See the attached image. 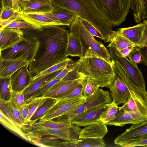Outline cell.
<instances>
[{
	"instance_id": "obj_1",
	"label": "cell",
	"mask_w": 147,
	"mask_h": 147,
	"mask_svg": "<svg viewBox=\"0 0 147 147\" xmlns=\"http://www.w3.org/2000/svg\"><path fill=\"white\" fill-rule=\"evenodd\" d=\"M60 26H47L21 29L23 33L36 37L40 42L36 55L29 65L28 70L32 78L68 59L65 53L69 32Z\"/></svg>"
},
{
	"instance_id": "obj_2",
	"label": "cell",
	"mask_w": 147,
	"mask_h": 147,
	"mask_svg": "<svg viewBox=\"0 0 147 147\" xmlns=\"http://www.w3.org/2000/svg\"><path fill=\"white\" fill-rule=\"evenodd\" d=\"M53 7L68 10L89 22L101 34L105 42H111L116 34L93 0H50Z\"/></svg>"
},
{
	"instance_id": "obj_3",
	"label": "cell",
	"mask_w": 147,
	"mask_h": 147,
	"mask_svg": "<svg viewBox=\"0 0 147 147\" xmlns=\"http://www.w3.org/2000/svg\"><path fill=\"white\" fill-rule=\"evenodd\" d=\"M74 70L82 78L94 81L99 87H108L116 75L110 63L92 49H87L83 57L75 61Z\"/></svg>"
},
{
	"instance_id": "obj_4",
	"label": "cell",
	"mask_w": 147,
	"mask_h": 147,
	"mask_svg": "<svg viewBox=\"0 0 147 147\" xmlns=\"http://www.w3.org/2000/svg\"><path fill=\"white\" fill-rule=\"evenodd\" d=\"M111 61L115 72L123 80L130 94L127 101L119 109L138 113L147 117V92L132 82L117 62Z\"/></svg>"
},
{
	"instance_id": "obj_5",
	"label": "cell",
	"mask_w": 147,
	"mask_h": 147,
	"mask_svg": "<svg viewBox=\"0 0 147 147\" xmlns=\"http://www.w3.org/2000/svg\"><path fill=\"white\" fill-rule=\"evenodd\" d=\"M69 26L70 33L76 37L80 43L82 50L81 58L87 49H92L99 56L109 63H112L109 51L102 42L96 40L87 30L79 17L75 19Z\"/></svg>"
},
{
	"instance_id": "obj_6",
	"label": "cell",
	"mask_w": 147,
	"mask_h": 147,
	"mask_svg": "<svg viewBox=\"0 0 147 147\" xmlns=\"http://www.w3.org/2000/svg\"><path fill=\"white\" fill-rule=\"evenodd\" d=\"M107 22L112 26L125 21L130 7L131 0H93Z\"/></svg>"
},
{
	"instance_id": "obj_7",
	"label": "cell",
	"mask_w": 147,
	"mask_h": 147,
	"mask_svg": "<svg viewBox=\"0 0 147 147\" xmlns=\"http://www.w3.org/2000/svg\"><path fill=\"white\" fill-rule=\"evenodd\" d=\"M23 33L24 38L22 41L12 47L0 51V59L24 58L30 63L34 60L40 46V41L34 36Z\"/></svg>"
},
{
	"instance_id": "obj_8",
	"label": "cell",
	"mask_w": 147,
	"mask_h": 147,
	"mask_svg": "<svg viewBox=\"0 0 147 147\" xmlns=\"http://www.w3.org/2000/svg\"><path fill=\"white\" fill-rule=\"evenodd\" d=\"M107 47L109 48L111 61L117 62L127 77L136 86L146 90V83L143 74L137 66L134 65L124 56L114 43L112 42Z\"/></svg>"
},
{
	"instance_id": "obj_9",
	"label": "cell",
	"mask_w": 147,
	"mask_h": 147,
	"mask_svg": "<svg viewBox=\"0 0 147 147\" xmlns=\"http://www.w3.org/2000/svg\"><path fill=\"white\" fill-rule=\"evenodd\" d=\"M81 129L79 125L73 124L71 127L62 129L43 128L26 129L24 130L28 131L26 133L32 139L34 138H39L42 135H51L63 141L71 142L78 140Z\"/></svg>"
},
{
	"instance_id": "obj_10",
	"label": "cell",
	"mask_w": 147,
	"mask_h": 147,
	"mask_svg": "<svg viewBox=\"0 0 147 147\" xmlns=\"http://www.w3.org/2000/svg\"><path fill=\"white\" fill-rule=\"evenodd\" d=\"M108 91L99 88L94 94L86 101L71 111L59 118H68L71 121L81 113L92 108L112 102Z\"/></svg>"
},
{
	"instance_id": "obj_11",
	"label": "cell",
	"mask_w": 147,
	"mask_h": 147,
	"mask_svg": "<svg viewBox=\"0 0 147 147\" xmlns=\"http://www.w3.org/2000/svg\"><path fill=\"white\" fill-rule=\"evenodd\" d=\"M86 100L83 95L71 100L57 103L45 113L39 119V122L52 120L55 118L63 115Z\"/></svg>"
},
{
	"instance_id": "obj_12",
	"label": "cell",
	"mask_w": 147,
	"mask_h": 147,
	"mask_svg": "<svg viewBox=\"0 0 147 147\" xmlns=\"http://www.w3.org/2000/svg\"><path fill=\"white\" fill-rule=\"evenodd\" d=\"M145 27L143 21L132 27L120 28L116 32L117 34L125 38L136 47L142 48L145 46L146 43Z\"/></svg>"
},
{
	"instance_id": "obj_13",
	"label": "cell",
	"mask_w": 147,
	"mask_h": 147,
	"mask_svg": "<svg viewBox=\"0 0 147 147\" xmlns=\"http://www.w3.org/2000/svg\"><path fill=\"white\" fill-rule=\"evenodd\" d=\"M112 101L117 105L125 103L129 99V90L122 79L116 74L108 86Z\"/></svg>"
},
{
	"instance_id": "obj_14",
	"label": "cell",
	"mask_w": 147,
	"mask_h": 147,
	"mask_svg": "<svg viewBox=\"0 0 147 147\" xmlns=\"http://www.w3.org/2000/svg\"><path fill=\"white\" fill-rule=\"evenodd\" d=\"M110 104L102 105L88 110L74 117L71 123L80 127H85L98 122L100 121V116L107 109Z\"/></svg>"
},
{
	"instance_id": "obj_15",
	"label": "cell",
	"mask_w": 147,
	"mask_h": 147,
	"mask_svg": "<svg viewBox=\"0 0 147 147\" xmlns=\"http://www.w3.org/2000/svg\"><path fill=\"white\" fill-rule=\"evenodd\" d=\"M147 135V119L138 123L132 124L114 140V144H122L139 139Z\"/></svg>"
},
{
	"instance_id": "obj_16",
	"label": "cell",
	"mask_w": 147,
	"mask_h": 147,
	"mask_svg": "<svg viewBox=\"0 0 147 147\" xmlns=\"http://www.w3.org/2000/svg\"><path fill=\"white\" fill-rule=\"evenodd\" d=\"M24 33L21 29L0 27V51L12 47L24 38Z\"/></svg>"
},
{
	"instance_id": "obj_17",
	"label": "cell",
	"mask_w": 147,
	"mask_h": 147,
	"mask_svg": "<svg viewBox=\"0 0 147 147\" xmlns=\"http://www.w3.org/2000/svg\"><path fill=\"white\" fill-rule=\"evenodd\" d=\"M147 119V117L137 113L126 112L122 109L119 111L115 118L107 124L123 127L127 124H136Z\"/></svg>"
},
{
	"instance_id": "obj_18",
	"label": "cell",
	"mask_w": 147,
	"mask_h": 147,
	"mask_svg": "<svg viewBox=\"0 0 147 147\" xmlns=\"http://www.w3.org/2000/svg\"><path fill=\"white\" fill-rule=\"evenodd\" d=\"M84 78L70 80H61L48 90L42 97L57 98L60 97L75 88Z\"/></svg>"
},
{
	"instance_id": "obj_19",
	"label": "cell",
	"mask_w": 147,
	"mask_h": 147,
	"mask_svg": "<svg viewBox=\"0 0 147 147\" xmlns=\"http://www.w3.org/2000/svg\"><path fill=\"white\" fill-rule=\"evenodd\" d=\"M29 64L24 66L13 73L11 76L12 90L21 92L28 86L32 76L28 70Z\"/></svg>"
},
{
	"instance_id": "obj_20",
	"label": "cell",
	"mask_w": 147,
	"mask_h": 147,
	"mask_svg": "<svg viewBox=\"0 0 147 147\" xmlns=\"http://www.w3.org/2000/svg\"><path fill=\"white\" fill-rule=\"evenodd\" d=\"M20 11L26 13H39L51 11L53 7L45 0H20Z\"/></svg>"
},
{
	"instance_id": "obj_21",
	"label": "cell",
	"mask_w": 147,
	"mask_h": 147,
	"mask_svg": "<svg viewBox=\"0 0 147 147\" xmlns=\"http://www.w3.org/2000/svg\"><path fill=\"white\" fill-rule=\"evenodd\" d=\"M18 15L22 20L31 24L36 28L47 26H61L58 22L42 13H26L19 11Z\"/></svg>"
},
{
	"instance_id": "obj_22",
	"label": "cell",
	"mask_w": 147,
	"mask_h": 147,
	"mask_svg": "<svg viewBox=\"0 0 147 147\" xmlns=\"http://www.w3.org/2000/svg\"><path fill=\"white\" fill-rule=\"evenodd\" d=\"M50 12L40 13L58 22L61 26H70L72 22L79 17L77 15L66 9L54 6Z\"/></svg>"
},
{
	"instance_id": "obj_23",
	"label": "cell",
	"mask_w": 147,
	"mask_h": 147,
	"mask_svg": "<svg viewBox=\"0 0 147 147\" xmlns=\"http://www.w3.org/2000/svg\"><path fill=\"white\" fill-rule=\"evenodd\" d=\"M29 63L24 58L0 59V77L11 75L21 67Z\"/></svg>"
},
{
	"instance_id": "obj_24",
	"label": "cell",
	"mask_w": 147,
	"mask_h": 147,
	"mask_svg": "<svg viewBox=\"0 0 147 147\" xmlns=\"http://www.w3.org/2000/svg\"><path fill=\"white\" fill-rule=\"evenodd\" d=\"M108 131L106 124L99 121L88 125L81 129L79 139H103Z\"/></svg>"
},
{
	"instance_id": "obj_25",
	"label": "cell",
	"mask_w": 147,
	"mask_h": 147,
	"mask_svg": "<svg viewBox=\"0 0 147 147\" xmlns=\"http://www.w3.org/2000/svg\"><path fill=\"white\" fill-rule=\"evenodd\" d=\"M0 109L3 113L21 129L29 123L24 119L19 110L12 107L9 102H5L0 100Z\"/></svg>"
},
{
	"instance_id": "obj_26",
	"label": "cell",
	"mask_w": 147,
	"mask_h": 147,
	"mask_svg": "<svg viewBox=\"0 0 147 147\" xmlns=\"http://www.w3.org/2000/svg\"><path fill=\"white\" fill-rule=\"evenodd\" d=\"M73 124L71 121L68 118H59L58 120L55 121L49 120L29 123L28 125L25 126L23 129L43 128L62 129L71 127Z\"/></svg>"
},
{
	"instance_id": "obj_27",
	"label": "cell",
	"mask_w": 147,
	"mask_h": 147,
	"mask_svg": "<svg viewBox=\"0 0 147 147\" xmlns=\"http://www.w3.org/2000/svg\"><path fill=\"white\" fill-rule=\"evenodd\" d=\"M60 70L31 80L28 86L22 91L25 101L28 100L33 93L44 83L55 75L57 74Z\"/></svg>"
},
{
	"instance_id": "obj_28",
	"label": "cell",
	"mask_w": 147,
	"mask_h": 147,
	"mask_svg": "<svg viewBox=\"0 0 147 147\" xmlns=\"http://www.w3.org/2000/svg\"><path fill=\"white\" fill-rule=\"evenodd\" d=\"M130 7L136 22L147 18V0H131Z\"/></svg>"
},
{
	"instance_id": "obj_29",
	"label": "cell",
	"mask_w": 147,
	"mask_h": 147,
	"mask_svg": "<svg viewBox=\"0 0 147 147\" xmlns=\"http://www.w3.org/2000/svg\"><path fill=\"white\" fill-rule=\"evenodd\" d=\"M57 102L56 98H44L31 117L29 123H35Z\"/></svg>"
},
{
	"instance_id": "obj_30",
	"label": "cell",
	"mask_w": 147,
	"mask_h": 147,
	"mask_svg": "<svg viewBox=\"0 0 147 147\" xmlns=\"http://www.w3.org/2000/svg\"><path fill=\"white\" fill-rule=\"evenodd\" d=\"M76 141L67 142L66 147H104L106 144L103 139L81 138Z\"/></svg>"
},
{
	"instance_id": "obj_31",
	"label": "cell",
	"mask_w": 147,
	"mask_h": 147,
	"mask_svg": "<svg viewBox=\"0 0 147 147\" xmlns=\"http://www.w3.org/2000/svg\"><path fill=\"white\" fill-rule=\"evenodd\" d=\"M1 123L5 127L15 132L22 138L30 142H33L28 135L18 126L3 112L0 110Z\"/></svg>"
},
{
	"instance_id": "obj_32",
	"label": "cell",
	"mask_w": 147,
	"mask_h": 147,
	"mask_svg": "<svg viewBox=\"0 0 147 147\" xmlns=\"http://www.w3.org/2000/svg\"><path fill=\"white\" fill-rule=\"evenodd\" d=\"M65 54L72 57H82V50L78 38L70 34L68 35Z\"/></svg>"
},
{
	"instance_id": "obj_33",
	"label": "cell",
	"mask_w": 147,
	"mask_h": 147,
	"mask_svg": "<svg viewBox=\"0 0 147 147\" xmlns=\"http://www.w3.org/2000/svg\"><path fill=\"white\" fill-rule=\"evenodd\" d=\"M11 76L0 77V100L6 102L10 100L12 91Z\"/></svg>"
},
{
	"instance_id": "obj_34",
	"label": "cell",
	"mask_w": 147,
	"mask_h": 147,
	"mask_svg": "<svg viewBox=\"0 0 147 147\" xmlns=\"http://www.w3.org/2000/svg\"><path fill=\"white\" fill-rule=\"evenodd\" d=\"M83 95L86 99L93 95L99 87L94 81L87 78H83Z\"/></svg>"
},
{
	"instance_id": "obj_35",
	"label": "cell",
	"mask_w": 147,
	"mask_h": 147,
	"mask_svg": "<svg viewBox=\"0 0 147 147\" xmlns=\"http://www.w3.org/2000/svg\"><path fill=\"white\" fill-rule=\"evenodd\" d=\"M83 79L75 88L61 96L56 98L57 100V103L71 100L83 95Z\"/></svg>"
},
{
	"instance_id": "obj_36",
	"label": "cell",
	"mask_w": 147,
	"mask_h": 147,
	"mask_svg": "<svg viewBox=\"0 0 147 147\" xmlns=\"http://www.w3.org/2000/svg\"><path fill=\"white\" fill-rule=\"evenodd\" d=\"M118 105L115 101H112L107 109L100 116V120L107 125L109 121L114 119L119 108Z\"/></svg>"
},
{
	"instance_id": "obj_37",
	"label": "cell",
	"mask_w": 147,
	"mask_h": 147,
	"mask_svg": "<svg viewBox=\"0 0 147 147\" xmlns=\"http://www.w3.org/2000/svg\"><path fill=\"white\" fill-rule=\"evenodd\" d=\"M9 102L12 107L20 110L26 103L22 91L16 92L12 90Z\"/></svg>"
},
{
	"instance_id": "obj_38",
	"label": "cell",
	"mask_w": 147,
	"mask_h": 147,
	"mask_svg": "<svg viewBox=\"0 0 147 147\" xmlns=\"http://www.w3.org/2000/svg\"><path fill=\"white\" fill-rule=\"evenodd\" d=\"M61 80L53 79L49 82H47V81L34 92L29 99L25 102L36 97L42 96L48 90Z\"/></svg>"
},
{
	"instance_id": "obj_39",
	"label": "cell",
	"mask_w": 147,
	"mask_h": 147,
	"mask_svg": "<svg viewBox=\"0 0 147 147\" xmlns=\"http://www.w3.org/2000/svg\"><path fill=\"white\" fill-rule=\"evenodd\" d=\"M72 61L71 59L68 58L65 61L59 63L51 66L38 74L32 77L31 80H33L39 77L61 70L65 68L69 63Z\"/></svg>"
},
{
	"instance_id": "obj_40",
	"label": "cell",
	"mask_w": 147,
	"mask_h": 147,
	"mask_svg": "<svg viewBox=\"0 0 147 147\" xmlns=\"http://www.w3.org/2000/svg\"><path fill=\"white\" fill-rule=\"evenodd\" d=\"M43 98L44 97L42 96L37 97L26 102L28 110L27 121L29 123L31 117L37 109Z\"/></svg>"
},
{
	"instance_id": "obj_41",
	"label": "cell",
	"mask_w": 147,
	"mask_h": 147,
	"mask_svg": "<svg viewBox=\"0 0 147 147\" xmlns=\"http://www.w3.org/2000/svg\"><path fill=\"white\" fill-rule=\"evenodd\" d=\"M112 42L119 50L131 46H136L128 39L117 33Z\"/></svg>"
},
{
	"instance_id": "obj_42",
	"label": "cell",
	"mask_w": 147,
	"mask_h": 147,
	"mask_svg": "<svg viewBox=\"0 0 147 147\" xmlns=\"http://www.w3.org/2000/svg\"><path fill=\"white\" fill-rule=\"evenodd\" d=\"M119 146L122 147L147 146V135L139 139L121 144Z\"/></svg>"
},
{
	"instance_id": "obj_43",
	"label": "cell",
	"mask_w": 147,
	"mask_h": 147,
	"mask_svg": "<svg viewBox=\"0 0 147 147\" xmlns=\"http://www.w3.org/2000/svg\"><path fill=\"white\" fill-rule=\"evenodd\" d=\"M128 57L131 62L135 66L143 62L141 55L138 48L136 47L131 52Z\"/></svg>"
},
{
	"instance_id": "obj_44",
	"label": "cell",
	"mask_w": 147,
	"mask_h": 147,
	"mask_svg": "<svg viewBox=\"0 0 147 147\" xmlns=\"http://www.w3.org/2000/svg\"><path fill=\"white\" fill-rule=\"evenodd\" d=\"M56 137H47L44 138L43 140L47 146L51 147H66L67 142L62 141Z\"/></svg>"
},
{
	"instance_id": "obj_45",
	"label": "cell",
	"mask_w": 147,
	"mask_h": 147,
	"mask_svg": "<svg viewBox=\"0 0 147 147\" xmlns=\"http://www.w3.org/2000/svg\"><path fill=\"white\" fill-rule=\"evenodd\" d=\"M6 27L20 29L35 27L31 24L25 21L20 20H16L11 22Z\"/></svg>"
},
{
	"instance_id": "obj_46",
	"label": "cell",
	"mask_w": 147,
	"mask_h": 147,
	"mask_svg": "<svg viewBox=\"0 0 147 147\" xmlns=\"http://www.w3.org/2000/svg\"><path fill=\"white\" fill-rule=\"evenodd\" d=\"M81 19L83 26L92 35L99 38L102 40H104V38L102 35L95 28L87 21L81 18Z\"/></svg>"
},
{
	"instance_id": "obj_47",
	"label": "cell",
	"mask_w": 147,
	"mask_h": 147,
	"mask_svg": "<svg viewBox=\"0 0 147 147\" xmlns=\"http://www.w3.org/2000/svg\"><path fill=\"white\" fill-rule=\"evenodd\" d=\"M76 61L70 62L63 69L61 70L57 76L53 79H62L69 72L73 71L75 68Z\"/></svg>"
},
{
	"instance_id": "obj_48",
	"label": "cell",
	"mask_w": 147,
	"mask_h": 147,
	"mask_svg": "<svg viewBox=\"0 0 147 147\" xmlns=\"http://www.w3.org/2000/svg\"><path fill=\"white\" fill-rule=\"evenodd\" d=\"M15 13L12 8L7 6L2 7L1 9L0 21L9 19Z\"/></svg>"
},
{
	"instance_id": "obj_49",
	"label": "cell",
	"mask_w": 147,
	"mask_h": 147,
	"mask_svg": "<svg viewBox=\"0 0 147 147\" xmlns=\"http://www.w3.org/2000/svg\"><path fill=\"white\" fill-rule=\"evenodd\" d=\"M145 24L144 31L146 40L145 46L142 48L138 47L141 55L143 62L147 66V20H144Z\"/></svg>"
},
{
	"instance_id": "obj_50",
	"label": "cell",
	"mask_w": 147,
	"mask_h": 147,
	"mask_svg": "<svg viewBox=\"0 0 147 147\" xmlns=\"http://www.w3.org/2000/svg\"><path fill=\"white\" fill-rule=\"evenodd\" d=\"M20 111L22 117L27 121V118L28 116V110L26 103L21 107Z\"/></svg>"
},
{
	"instance_id": "obj_51",
	"label": "cell",
	"mask_w": 147,
	"mask_h": 147,
	"mask_svg": "<svg viewBox=\"0 0 147 147\" xmlns=\"http://www.w3.org/2000/svg\"><path fill=\"white\" fill-rule=\"evenodd\" d=\"M136 46H133L125 48L120 50L122 54L126 57L128 56L131 52L134 49Z\"/></svg>"
},
{
	"instance_id": "obj_52",
	"label": "cell",
	"mask_w": 147,
	"mask_h": 147,
	"mask_svg": "<svg viewBox=\"0 0 147 147\" xmlns=\"http://www.w3.org/2000/svg\"><path fill=\"white\" fill-rule=\"evenodd\" d=\"M20 0H12L13 8L15 12L20 11Z\"/></svg>"
},
{
	"instance_id": "obj_53",
	"label": "cell",
	"mask_w": 147,
	"mask_h": 147,
	"mask_svg": "<svg viewBox=\"0 0 147 147\" xmlns=\"http://www.w3.org/2000/svg\"><path fill=\"white\" fill-rule=\"evenodd\" d=\"M1 9L5 7L13 8L12 0H1Z\"/></svg>"
},
{
	"instance_id": "obj_54",
	"label": "cell",
	"mask_w": 147,
	"mask_h": 147,
	"mask_svg": "<svg viewBox=\"0 0 147 147\" xmlns=\"http://www.w3.org/2000/svg\"><path fill=\"white\" fill-rule=\"evenodd\" d=\"M45 0L46 1L49 2L51 3V0Z\"/></svg>"
}]
</instances>
